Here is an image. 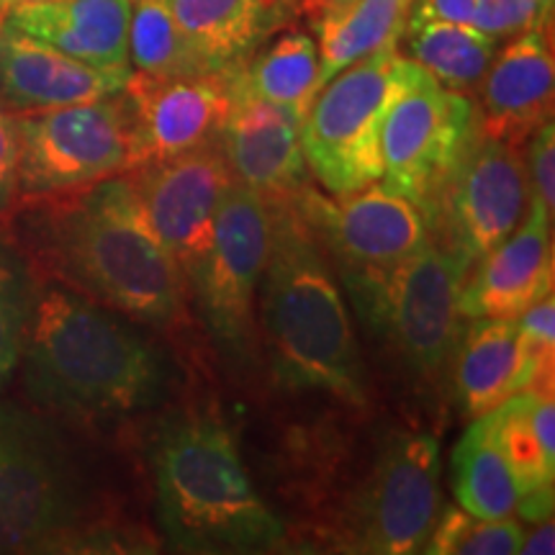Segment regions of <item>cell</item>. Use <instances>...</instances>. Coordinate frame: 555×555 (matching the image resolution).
Returning <instances> with one entry per match:
<instances>
[{"instance_id": "1", "label": "cell", "mask_w": 555, "mask_h": 555, "mask_svg": "<svg viewBox=\"0 0 555 555\" xmlns=\"http://www.w3.org/2000/svg\"><path fill=\"white\" fill-rule=\"evenodd\" d=\"M16 208L34 273L150 327L183 322L189 278L150 227L127 172Z\"/></svg>"}, {"instance_id": "2", "label": "cell", "mask_w": 555, "mask_h": 555, "mask_svg": "<svg viewBox=\"0 0 555 555\" xmlns=\"http://www.w3.org/2000/svg\"><path fill=\"white\" fill-rule=\"evenodd\" d=\"M21 360L34 404L73 422L147 412L176 386L163 347L65 286L39 288L29 301Z\"/></svg>"}, {"instance_id": "3", "label": "cell", "mask_w": 555, "mask_h": 555, "mask_svg": "<svg viewBox=\"0 0 555 555\" xmlns=\"http://www.w3.org/2000/svg\"><path fill=\"white\" fill-rule=\"evenodd\" d=\"M270 242L260 278V332L273 380L288 391L367 401L356 327L327 249L288 196L268 198Z\"/></svg>"}, {"instance_id": "4", "label": "cell", "mask_w": 555, "mask_h": 555, "mask_svg": "<svg viewBox=\"0 0 555 555\" xmlns=\"http://www.w3.org/2000/svg\"><path fill=\"white\" fill-rule=\"evenodd\" d=\"M165 538L191 553H258L283 543V525L255 491L237 440L219 416L183 412L150 446Z\"/></svg>"}, {"instance_id": "5", "label": "cell", "mask_w": 555, "mask_h": 555, "mask_svg": "<svg viewBox=\"0 0 555 555\" xmlns=\"http://www.w3.org/2000/svg\"><path fill=\"white\" fill-rule=\"evenodd\" d=\"M470 262L433 240L380 273H343L367 327L388 339L416 378L433 380L453 365L463 335L461 291Z\"/></svg>"}, {"instance_id": "6", "label": "cell", "mask_w": 555, "mask_h": 555, "mask_svg": "<svg viewBox=\"0 0 555 555\" xmlns=\"http://www.w3.org/2000/svg\"><path fill=\"white\" fill-rule=\"evenodd\" d=\"M88 486L52 427L0 406V553L88 543Z\"/></svg>"}, {"instance_id": "7", "label": "cell", "mask_w": 555, "mask_h": 555, "mask_svg": "<svg viewBox=\"0 0 555 555\" xmlns=\"http://www.w3.org/2000/svg\"><path fill=\"white\" fill-rule=\"evenodd\" d=\"M420 65L399 52V44L367 54L337 73L317 93L301 121L304 159L332 196H347L384 176L380 131L391 103Z\"/></svg>"}, {"instance_id": "8", "label": "cell", "mask_w": 555, "mask_h": 555, "mask_svg": "<svg viewBox=\"0 0 555 555\" xmlns=\"http://www.w3.org/2000/svg\"><path fill=\"white\" fill-rule=\"evenodd\" d=\"M481 137L476 103L466 93L442 88L420 67L386 114L380 178L412 201L437 232L442 198Z\"/></svg>"}, {"instance_id": "9", "label": "cell", "mask_w": 555, "mask_h": 555, "mask_svg": "<svg viewBox=\"0 0 555 555\" xmlns=\"http://www.w3.org/2000/svg\"><path fill=\"white\" fill-rule=\"evenodd\" d=\"M18 204L90 189L134 170V131L121 93L16 114Z\"/></svg>"}, {"instance_id": "10", "label": "cell", "mask_w": 555, "mask_h": 555, "mask_svg": "<svg viewBox=\"0 0 555 555\" xmlns=\"http://www.w3.org/2000/svg\"><path fill=\"white\" fill-rule=\"evenodd\" d=\"M270 206L234 180L214 219L211 245L189 283L214 343L232 363L258 350V288L268 260Z\"/></svg>"}, {"instance_id": "11", "label": "cell", "mask_w": 555, "mask_h": 555, "mask_svg": "<svg viewBox=\"0 0 555 555\" xmlns=\"http://www.w3.org/2000/svg\"><path fill=\"white\" fill-rule=\"evenodd\" d=\"M440 442L429 433H393L380 448L352 509L363 553H420L440 517Z\"/></svg>"}, {"instance_id": "12", "label": "cell", "mask_w": 555, "mask_h": 555, "mask_svg": "<svg viewBox=\"0 0 555 555\" xmlns=\"http://www.w3.org/2000/svg\"><path fill=\"white\" fill-rule=\"evenodd\" d=\"M288 198L324 249L335 255L339 273L391 270L433 242V227L425 214L378 180L335 201L309 189Z\"/></svg>"}, {"instance_id": "13", "label": "cell", "mask_w": 555, "mask_h": 555, "mask_svg": "<svg viewBox=\"0 0 555 555\" xmlns=\"http://www.w3.org/2000/svg\"><path fill=\"white\" fill-rule=\"evenodd\" d=\"M127 176L150 227L189 278L211 245L214 219L234 183L221 144L139 165Z\"/></svg>"}, {"instance_id": "14", "label": "cell", "mask_w": 555, "mask_h": 555, "mask_svg": "<svg viewBox=\"0 0 555 555\" xmlns=\"http://www.w3.org/2000/svg\"><path fill=\"white\" fill-rule=\"evenodd\" d=\"M519 152L515 144L481 137L442 198L437 229H446L448 247L470 268L525 219L530 180Z\"/></svg>"}, {"instance_id": "15", "label": "cell", "mask_w": 555, "mask_h": 555, "mask_svg": "<svg viewBox=\"0 0 555 555\" xmlns=\"http://www.w3.org/2000/svg\"><path fill=\"white\" fill-rule=\"evenodd\" d=\"M124 99L134 131V168L159 163L219 142L232 103V67L176 80L131 73Z\"/></svg>"}, {"instance_id": "16", "label": "cell", "mask_w": 555, "mask_h": 555, "mask_svg": "<svg viewBox=\"0 0 555 555\" xmlns=\"http://www.w3.org/2000/svg\"><path fill=\"white\" fill-rule=\"evenodd\" d=\"M301 124L286 111L258 99L242 86L237 65L232 67V103L219 144L237 183L266 198L294 196L307 189Z\"/></svg>"}, {"instance_id": "17", "label": "cell", "mask_w": 555, "mask_h": 555, "mask_svg": "<svg viewBox=\"0 0 555 555\" xmlns=\"http://www.w3.org/2000/svg\"><path fill=\"white\" fill-rule=\"evenodd\" d=\"M525 221L478 260L476 273L461 291L463 319H515L553 294V217L530 198Z\"/></svg>"}, {"instance_id": "18", "label": "cell", "mask_w": 555, "mask_h": 555, "mask_svg": "<svg viewBox=\"0 0 555 555\" xmlns=\"http://www.w3.org/2000/svg\"><path fill=\"white\" fill-rule=\"evenodd\" d=\"M555 60L551 24L512 37L481 80V134L525 147L553 119Z\"/></svg>"}, {"instance_id": "19", "label": "cell", "mask_w": 555, "mask_h": 555, "mask_svg": "<svg viewBox=\"0 0 555 555\" xmlns=\"http://www.w3.org/2000/svg\"><path fill=\"white\" fill-rule=\"evenodd\" d=\"M131 69H99L0 26V103L16 114L121 93Z\"/></svg>"}, {"instance_id": "20", "label": "cell", "mask_w": 555, "mask_h": 555, "mask_svg": "<svg viewBox=\"0 0 555 555\" xmlns=\"http://www.w3.org/2000/svg\"><path fill=\"white\" fill-rule=\"evenodd\" d=\"M453 363L457 401L470 420L527 388L553 391V365L540 363L515 319H470Z\"/></svg>"}, {"instance_id": "21", "label": "cell", "mask_w": 555, "mask_h": 555, "mask_svg": "<svg viewBox=\"0 0 555 555\" xmlns=\"http://www.w3.org/2000/svg\"><path fill=\"white\" fill-rule=\"evenodd\" d=\"M131 5L134 0H44L11 11L0 26L90 67L131 69Z\"/></svg>"}, {"instance_id": "22", "label": "cell", "mask_w": 555, "mask_h": 555, "mask_svg": "<svg viewBox=\"0 0 555 555\" xmlns=\"http://www.w3.org/2000/svg\"><path fill=\"white\" fill-rule=\"evenodd\" d=\"M168 5L214 69L242 65L298 13V0H168Z\"/></svg>"}, {"instance_id": "23", "label": "cell", "mask_w": 555, "mask_h": 555, "mask_svg": "<svg viewBox=\"0 0 555 555\" xmlns=\"http://www.w3.org/2000/svg\"><path fill=\"white\" fill-rule=\"evenodd\" d=\"M535 397L538 388H527L491 409L496 442L517 486L515 512L525 522L553 517L555 455L547 453L535 433V422H532Z\"/></svg>"}, {"instance_id": "24", "label": "cell", "mask_w": 555, "mask_h": 555, "mask_svg": "<svg viewBox=\"0 0 555 555\" xmlns=\"http://www.w3.org/2000/svg\"><path fill=\"white\" fill-rule=\"evenodd\" d=\"M322 65L317 41L304 31H286L262 44L237 65V75L249 93L286 111L301 124L322 90Z\"/></svg>"}, {"instance_id": "25", "label": "cell", "mask_w": 555, "mask_h": 555, "mask_svg": "<svg viewBox=\"0 0 555 555\" xmlns=\"http://www.w3.org/2000/svg\"><path fill=\"white\" fill-rule=\"evenodd\" d=\"M450 483L461 509L483 519L515 517L517 486L494 435L491 412L474 416L453 450Z\"/></svg>"}, {"instance_id": "26", "label": "cell", "mask_w": 555, "mask_h": 555, "mask_svg": "<svg viewBox=\"0 0 555 555\" xmlns=\"http://www.w3.org/2000/svg\"><path fill=\"white\" fill-rule=\"evenodd\" d=\"M412 0H356L337 16L317 18L322 88L367 54L399 44Z\"/></svg>"}, {"instance_id": "27", "label": "cell", "mask_w": 555, "mask_h": 555, "mask_svg": "<svg viewBox=\"0 0 555 555\" xmlns=\"http://www.w3.org/2000/svg\"><path fill=\"white\" fill-rule=\"evenodd\" d=\"M401 39L409 60L433 75L442 88L457 93H468L481 86L486 69L499 52V41L470 24H406Z\"/></svg>"}, {"instance_id": "28", "label": "cell", "mask_w": 555, "mask_h": 555, "mask_svg": "<svg viewBox=\"0 0 555 555\" xmlns=\"http://www.w3.org/2000/svg\"><path fill=\"white\" fill-rule=\"evenodd\" d=\"M131 73L155 80L196 78L219 73L201 57L172 16L168 0H134L129 21Z\"/></svg>"}, {"instance_id": "29", "label": "cell", "mask_w": 555, "mask_h": 555, "mask_svg": "<svg viewBox=\"0 0 555 555\" xmlns=\"http://www.w3.org/2000/svg\"><path fill=\"white\" fill-rule=\"evenodd\" d=\"M525 530L515 517L483 519L461 509L442 506L422 553L427 555H517Z\"/></svg>"}, {"instance_id": "30", "label": "cell", "mask_w": 555, "mask_h": 555, "mask_svg": "<svg viewBox=\"0 0 555 555\" xmlns=\"http://www.w3.org/2000/svg\"><path fill=\"white\" fill-rule=\"evenodd\" d=\"M553 0H476L470 26L502 41L551 24Z\"/></svg>"}, {"instance_id": "31", "label": "cell", "mask_w": 555, "mask_h": 555, "mask_svg": "<svg viewBox=\"0 0 555 555\" xmlns=\"http://www.w3.org/2000/svg\"><path fill=\"white\" fill-rule=\"evenodd\" d=\"M26 309H29V301L18 291L9 270L0 266V391L21 363Z\"/></svg>"}, {"instance_id": "32", "label": "cell", "mask_w": 555, "mask_h": 555, "mask_svg": "<svg viewBox=\"0 0 555 555\" xmlns=\"http://www.w3.org/2000/svg\"><path fill=\"white\" fill-rule=\"evenodd\" d=\"M530 165L527 168V180H530V196L545 206V211H555V129L553 119L545 121L543 127L532 131L530 147H527Z\"/></svg>"}, {"instance_id": "33", "label": "cell", "mask_w": 555, "mask_h": 555, "mask_svg": "<svg viewBox=\"0 0 555 555\" xmlns=\"http://www.w3.org/2000/svg\"><path fill=\"white\" fill-rule=\"evenodd\" d=\"M18 127L16 114L0 103V217L18 206Z\"/></svg>"}, {"instance_id": "34", "label": "cell", "mask_w": 555, "mask_h": 555, "mask_svg": "<svg viewBox=\"0 0 555 555\" xmlns=\"http://www.w3.org/2000/svg\"><path fill=\"white\" fill-rule=\"evenodd\" d=\"M519 335L530 345L540 363L553 365L555 358V298L547 294L545 298L527 307L522 314L515 317Z\"/></svg>"}, {"instance_id": "35", "label": "cell", "mask_w": 555, "mask_h": 555, "mask_svg": "<svg viewBox=\"0 0 555 555\" xmlns=\"http://www.w3.org/2000/svg\"><path fill=\"white\" fill-rule=\"evenodd\" d=\"M476 0H412L406 24L442 21V24H470Z\"/></svg>"}, {"instance_id": "36", "label": "cell", "mask_w": 555, "mask_h": 555, "mask_svg": "<svg viewBox=\"0 0 555 555\" xmlns=\"http://www.w3.org/2000/svg\"><path fill=\"white\" fill-rule=\"evenodd\" d=\"M519 553H525V555H553L555 553V525L551 517L535 522L530 535L522 538Z\"/></svg>"}, {"instance_id": "37", "label": "cell", "mask_w": 555, "mask_h": 555, "mask_svg": "<svg viewBox=\"0 0 555 555\" xmlns=\"http://www.w3.org/2000/svg\"><path fill=\"white\" fill-rule=\"evenodd\" d=\"M352 3H356V0H317V13H319V18L337 16V13L350 9Z\"/></svg>"}, {"instance_id": "38", "label": "cell", "mask_w": 555, "mask_h": 555, "mask_svg": "<svg viewBox=\"0 0 555 555\" xmlns=\"http://www.w3.org/2000/svg\"><path fill=\"white\" fill-rule=\"evenodd\" d=\"M31 3H44V0H0V21L9 16L11 11L21 9V5H31Z\"/></svg>"}]
</instances>
